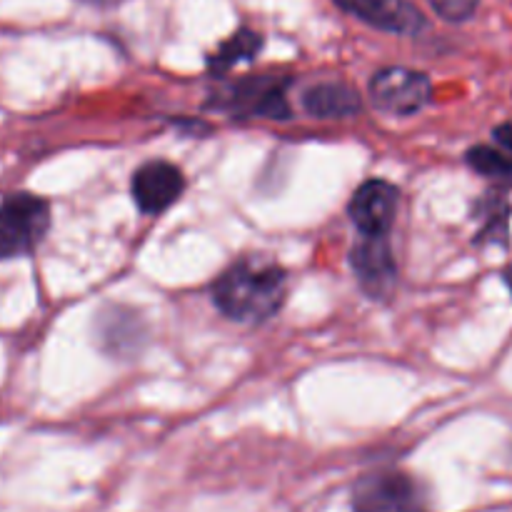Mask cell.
<instances>
[{"mask_svg":"<svg viewBox=\"0 0 512 512\" xmlns=\"http://www.w3.org/2000/svg\"><path fill=\"white\" fill-rule=\"evenodd\" d=\"M335 5L385 33L418 35L428 25L410 0H335Z\"/></svg>","mask_w":512,"mask_h":512,"instance_id":"obj_9","label":"cell"},{"mask_svg":"<svg viewBox=\"0 0 512 512\" xmlns=\"http://www.w3.org/2000/svg\"><path fill=\"white\" fill-rule=\"evenodd\" d=\"M288 78H275V75H265V78H245L240 83L228 85L225 90H218L210 100V108L225 110L238 118H270V120H288L290 105L285 98L288 90Z\"/></svg>","mask_w":512,"mask_h":512,"instance_id":"obj_3","label":"cell"},{"mask_svg":"<svg viewBox=\"0 0 512 512\" xmlns=\"http://www.w3.org/2000/svg\"><path fill=\"white\" fill-rule=\"evenodd\" d=\"M465 160H468L475 173L498 180V183L512 185V158H505L498 150L488 148V145H475V148L468 150Z\"/></svg>","mask_w":512,"mask_h":512,"instance_id":"obj_13","label":"cell"},{"mask_svg":"<svg viewBox=\"0 0 512 512\" xmlns=\"http://www.w3.org/2000/svg\"><path fill=\"white\" fill-rule=\"evenodd\" d=\"M508 205L503 203V200H483V203L478 205V218L480 223H483V228H480L478 233V243H505V238H508Z\"/></svg>","mask_w":512,"mask_h":512,"instance_id":"obj_14","label":"cell"},{"mask_svg":"<svg viewBox=\"0 0 512 512\" xmlns=\"http://www.w3.org/2000/svg\"><path fill=\"white\" fill-rule=\"evenodd\" d=\"M430 5H433L440 18L450 20V23H460V20H468L475 13L478 0H430Z\"/></svg>","mask_w":512,"mask_h":512,"instance_id":"obj_15","label":"cell"},{"mask_svg":"<svg viewBox=\"0 0 512 512\" xmlns=\"http://www.w3.org/2000/svg\"><path fill=\"white\" fill-rule=\"evenodd\" d=\"M260 45H263V38L253 30H238L235 35H230L213 55H210L208 65L213 73H228L235 65L250 63L255 55L260 53Z\"/></svg>","mask_w":512,"mask_h":512,"instance_id":"obj_12","label":"cell"},{"mask_svg":"<svg viewBox=\"0 0 512 512\" xmlns=\"http://www.w3.org/2000/svg\"><path fill=\"white\" fill-rule=\"evenodd\" d=\"M98 325L100 343H103V348L110 350L113 355L135 353L145 338L140 315H135L133 310L128 308H120V305L103 310V313L98 315Z\"/></svg>","mask_w":512,"mask_h":512,"instance_id":"obj_10","label":"cell"},{"mask_svg":"<svg viewBox=\"0 0 512 512\" xmlns=\"http://www.w3.org/2000/svg\"><path fill=\"white\" fill-rule=\"evenodd\" d=\"M400 193L393 183L385 180H368L355 190L353 200L348 205V213L353 218L360 235L368 238H385L395 223L398 213Z\"/></svg>","mask_w":512,"mask_h":512,"instance_id":"obj_7","label":"cell"},{"mask_svg":"<svg viewBox=\"0 0 512 512\" xmlns=\"http://www.w3.org/2000/svg\"><path fill=\"white\" fill-rule=\"evenodd\" d=\"M353 512H428L418 483L398 470L365 475L353 488Z\"/></svg>","mask_w":512,"mask_h":512,"instance_id":"obj_4","label":"cell"},{"mask_svg":"<svg viewBox=\"0 0 512 512\" xmlns=\"http://www.w3.org/2000/svg\"><path fill=\"white\" fill-rule=\"evenodd\" d=\"M50 228V205L30 193H13L0 203V260L30 255Z\"/></svg>","mask_w":512,"mask_h":512,"instance_id":"obj_2","label":"cell"},{"mask_svg":"<svg viewBox=\"0 0 512 512\" xmlns=\"http://www.w3.org/2000/svg\"><path fill=\"white\" fill-rule=\"evenodd\" d=\"M303 108L313 118H348L363 108L358 90L345 83H320L305 90Z\"/></svg>","mask_w":512,"mask_h":512,"instance_id":"obj_11","label":"cell"},{"mask_svg":"<svg viewBox=\"0 0 512 512\" xmlns=\"http://www.w3.org/2000/svg\"><path fill=\"white\" fill-rule=\"evenodd\" d=\"M183 190V173L165 160H150V163L140 165L133 175L135 205L145 215H158L168 210L183 195Z\"/></svg>","mask_w":512,"mask_h":512,"instance_id":"obj_8","label":"cell"},{"mask_svg":"<svg viewBox=\"0 0 512 512\" xmlns=\"http://www.w3.org/2000/svg\"><path fill=\"white\" fill-rule=\"evenodd\" d=\"M350 265L358 278L360 290L373 300H390L398 288V265H395L393 248L385 238H363L350 250Z\"/></svg>","mask_w":512,"mask_h":512,"instance_id":"obj_6","label":"cell"},{"mask_svg":"<svg viewBox=\"0 0 512 512\" xmlns=\"http://www.w3.org/2000/svg\"><path fill=\"white\" fill-rule=\"evenodd\" d=\"M505 283H508V288H510V293H512V263L508 265V268H505Z\"/></svg>","mask_w":512,"mask_h":512,"instance_id":"obj_17","label":"cell"},{"mask_svg":"<svg viewBox=\"0 0 512 512\" xmlns=\"http://www.w3.org/2000/svg\"><path fill=\"white\" fill-rule=\"evenodd\" d=\"M493 135H495V140H498V143L503 145V148H508L510 153H512V123L498 125V128L493 130Z\"/></svg>","mask_w":512,"mask_h":512,"instance_id":"obj_16","label":"cell"},{"mask_svg":"<svg viewBox=\"0 0 512 512\" xmlns=\"http://www.w3.org/2000/svg\"><path fill=\"white\" fill-rule=\"evenodd\" d=\"M433 83L425 73L413 68H390L378 70L370 80V98L375 108L390 115H415L430 103Z\"/></svg>","mask_w":512,"mask_h":512,"instance_id":"obj_5","label":"cell"},{"mask_svg":"<svg viewBox=\"0 0 512 512\" xmlns=\"http://www.w3.org/2000/svg\"><path fill=\"white\" fill-rule=\"evenodd\" d=\"M83 3H90V5H110L113 0H83Z\"/></svg>","mask_w":512,"mask_h":512,"instance_id":"obj_18","label":"cell"},{"mask_svg":"<svg viewBox=\"0 0 512 512\" xmlns=\"http://www.w3.org/2000/svg\"><path fill=\"white\" fill-rule=\"evenodd\" d=\"M285 270L263 258L230 265L213 288V300L223 315L238 323H265L285 300Z\"/></svg>","mask_w":512,"mask_h":512,"instance_id":"obj_1","label":"cell"}]
</instances>
